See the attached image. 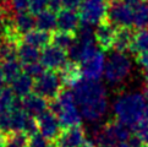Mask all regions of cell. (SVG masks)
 Masks as SVG:
<instances>
[{
	"mask_svg": "<svg viewBox=\"0 0 148 147\" xmlns=\"http://www.w3.org/2000/svg\"><path fill=\"white\" fill-rule=\"evenodd\" d=\"M77 34V41L82 42L84 44H94L96 43V38H94V30L92 28V26L82 23L80 25V27L76 31Z\"/></svg>",
	"mask_w": 148,
	"mask_h": 147,
	"instance_id": "obj_30",
	"label": "cell"
},
{
	"mask_svg": "<svg viewBox=\"0 0 148 147\" xmlns=\"http://www.w3.org/2000/svg\"><path fill=\"white\" fill-rule=\"evenodd\" d=\"M5 83H6V82H5L4 78L0 76V93H1V92L5 90V88H6V87H5Z\"/></svg>",
	"mask_w": 148,
	"mask_h": 147,
	"instance_id": "obj_41",
	"label": "cell"
},
{
	"mask_svg": "<svg viewBox=\"0 0 148 147\" xmlns=\"http://www.w3.org/2000/svg\"><path fill=\"white\" fill-rule=\"evenodd\" d=\"M134 26L138 30H148V1H142L134 9Z\"/></svg>",
	"mask_w": 148,
	"mask_h": 147,
	"instance_id": "obj_27",
	"label": "cell"
},
{
	"mask_svg": "<svg viewBox=\"0 0 148 147\" xmlns=\"http://www.w3.org/2000/svg\"><path fill=\"white\" fill-rule=\"evenodd\" d=\"M146 147H148V145H147V146H146Z\"/></svg>",
	"mask_w": 148,
	"mask_h": 147,
	"instance_id": "obj_46",
	"label": "cell"
},
{
	"mask_svg": "<svg viewBox=\"0 0 148 147\" xmlns=\"http://www.w3.org/2000/svg\"><path fill=\"white\" fill-rule=\"evenodd\" d=\"M45 67L42 65V63H32V64L25 65L23 67V74H26L27 76H29L31 78H38L39 76H42L45 72Z\"/></svg>",
	"mask_w": 148,
	"mask_h": 147,
	"instance_id": "obj_31",
	"label": "cell"
},
{
	"mask_svg": "<svg viewBox=\"0 0 148 147\" xmlns=\"http://www.w3.org/2000/svg\"><path fill=\"white\" fill-rule=\"evenodd\" d=\"M28 147H50L49 141L44 136H42L39 133L31 136L28 141Z\"/></svg>",
	"mask_w": 148,
	"mask_h": 147,
	"instance_id": "obj_32",
	"label": "cell"
},
{
	"mask_svg": "<svg viewBox=\"0 0 148 147\" xmlns=\"http://www.w3.org/2000/svg\"><path fill=\"white\" fill-rule=\"evenodd\" d=\"M127 144L130 147H142L143 146V142L138 139V136H131L127 140Z\"/></svg>",
	"mask_w": 148,
	"mask_h": 147,
	"instance_id": "obj_38",
	"label": "cell"
},
{
	"mask_svg": "<svg viewBox=\"0 0 148 147\" xmlns=\"http://www.w3.org/2000/svg\"><path fill=\"white\" fill-rule=\"evenodd\" d=\"M48 8V0H31L29 1V11L32 14H39Z\"/></svg>",
	"mask_w": 148,
	"mask_h": 147,
	"instance_id": "obj_34",
	"label": "cell"
},
{
	"mask_svg": "<svg viewBox=\"0 0 148 147\" xmlns=\"http://www.w3.org/2000/svg\"><path fill=\"white\" fill-rule=\"evenodd\" d=\"M21 104H22V109L32 118L34 117L38 118L39 115L47 112V108H48L47 99L40 97L37 93H31L25 98H22V103Z\"/></svg>",
	"mask_w": 148,
	"mask_h": 147,
	"instance_id": "obj_16",
	"label": "cell"
},
{
	"mask_svg": "<svg viewBox=\"0 0 148 147\" xmlns=\"http://www.w3.org/2000/svg\"><path fill=\"white\" fill-rule=\"evenodd\" d=\"M61 86L62 81L59 74L48 70L36 80L33 90L37 94L45 99H54L61 91Z\"/></svg>",
	"mask_w": 148,
	"mask_h": 147,
	"instance_id": "obj_9",
	"label": "cell"
},
{
	"mask_svg": "<svg viewBox=\"0 0 148 147\" xmlns=\"http://www.w3.org/2000/svg\"><path fill=\"white\" fill-rule=\"evenodd\" d=\"M62 1V8L67 10H77L80 9L82 0H61Z\"/></svg>",
	"mask_w": 148,
	"mask_h": 147,
	"instance_id": "obj_35",
	"label": "cell"
},
{
	"mask_svg": "<svg viewBox=\"0 0 148 147\" xmlns=\"http://www.w3.org/2000/svg\"><path fill=\"white\" fill-rule=\"evenodd\" d=\"M130 129L118 120H112L102 128L94 129L91 142L94 147H115L118 144L127 142Z\"/></svg>",
	"mask_w": 148,
	"mask_h": 147,
	"instance_id": "obj_4",
	"label": "cell"
},
{
	"mask_svg": "<svg viewBox=\"0 0 148 147\" xmlns=\"http://www.w3.org/2000/svg\"><path fill=\"white\" fill-rule=\"evenodd\" d=\"M72 93L82 118L87 122H98L107 113V90L100 81L81 78L72 87Z\"/></svg>",
	"mask_w": 148,
	"mask_h": 147,
	"instance_id": "obj_1",
	"label": "cell"
},
{
	"mask_svg": "<svg viewBox=\"0 0 148 147\" xmlns=\"http://www.w3.org/2000/svg\"><path fill=\"white\" fill-rule=\"evenodd\" d=\"M81 147H94V146L92 145L91 141H87V140H86V142H84V144H83Z\"/></svg>",
	"mask_w": 148,
	"mask_h": 147,
	"instance_id": "obj_42",
	"label": "cell"
},
{
	"mask_svg": "<svg viewBox=\"0 0 148 147\" xmlns=\"http://www.w3.org/2000/svg\"><path fill=\"white\" fill-rule=\"evenodd\" d=\"M146 96L141 92H124L113 103V113L118 122L127 128H136L145 118Z\"/></svg>",
	"mask_w": 148,
	"mask_h": 147,
	"instance_id": "obj_2",
	"label": "cell"
},
{
	"mask_svg": "<svg viewBox=\"0 0 148 147\" xmlns=\"http://www.w3.org/2000/svg\"><path fill=\"white\" fill-rule=\"evenodd\" d=\"M132 72V63L130 58L121 52H112L105 60L104 77L110 85H121L130 77Z\"/></svg>",
	"mask_w": 148,
	"mask_h": 147,
	"instance_id": "obj_5",
	"label": "cell"
},
{
	"mask_svg": "<svg viewBox=\"0 0 148 147\" xmlns=\"http://www.w3.org/2000/svg\"><path fill=\"white\" fill-rule=\"evenodd\" d=\"M115 147H130V146H129L127 142H121V144H118Z\"/></svg>",
	"mask_w": 148,
	"mask_h": 147,
	"instance_id": "obj_43",
	"label": "cell"
},
{
	"mask_svg": "<svg viewBox=\"0 0 148 147\" xmlns=\"http://www.w3.org/2000/svg\"><path fill=\"white\" fill-rule=\"evenodd\" d=\"M37 125H38L39 134L44 136L48 141H54L61 133V124L51 110H47L42 115H39L37 118Z\"/></svg>",
	"mask_w": 148,
	"mask_h": 147,
	"instance_id": "obj_11",
	"label": "cell"
},
{
	"mask_svg": "<svg viewBox=\"0 0 148 147\" xmlns=\"http://www.w3.org/2000/svg\"><path fill=\"white\" fill-rule=\"evenodd\" d=\"M75 36L72 33H67V32H61V31H58L54 34L51 36V42L53 45L58 47L62 50H69L72 47V44L75 43Z\"/></svg>",
	"mask_w": 148,
	"mask_h": 147,
	"instance_id": "obj_28",
	"label": "cell"
},
{
	"mask_svg": "<svg viewBox=\"0 0 148 147\" xmlns=\"http://www.w3.org/2000/svg\"><path fill=\"white\" fill-rule=\"evenodd\" d=\"M145 96H148V72L145 74Z\"/></svg>",
	"mask_w": 148,
	"mask_h": 147,
	"instance_id": "obj_40",
	"label": "cell"
},
{
	"mask_svg": "<svg viewBox=\"0 0 148 147\" xmlns=\"http://www.w3.org/2000/svg\"><path fill=\"white\" fill-rule=\"evenodd\" d=\"M136 136L143 142L145 145H148V123L142 120V122L136 126Z\"/></svg>",
	"mask_w": 148,
	"mask_h": 147,
	"instance_id": "obj_33",
	"label": "cell"
},
{
	"mask_svg": "<svg viewBox=\"0 0 148 147\" xmlns=\"http://www.w3.org/2000/svg\"><path fill=\"white\" fill-rule=\"evenodd\" d=\"M48 8L53 12H55V11L59 12L62 8V1L61 0H48Z\"/></svg>",
	"mask_w": 148,
	"mask_h": 147,
	"instance_id": "obj_36",
	"label": "cell"
},
{
	"mask_svg": "<svg viewBox=\"0 0 148 147\" xmlns=\"http://www.w3.org/2000/svg\"><path fill=\"white\" fill-rule=\"evenodd\" d=\"M116 32H118V28L108 21H103L102 23H99L94 30V38L99 48L102 50L112 49Z\"/></svg>",
	"mask_w": 148,
	"mask_h": 147,
	"instance_id": "obj_14",
	"label": "cell"
},
{
	"mask_svg": "<svg viewBox=\"0 0 148 147\" xmlns=\"http://www.w3.org/2000/svg\"><path fill=\"white\" fill-rule=\"evenodd\" d=\"M34 87L33 78H31L26 74H21V75L11 82V91L17 98H25L26 96L31 94Z\"/></svg>",
	"mask_w": 148,
	"mask_h": 147,
	"instance_id": "obj_19",
	"label": "cell"
},
{
	"mask_svg": "<svg viewBox=\"0 0 148 147\" xmlns=\"http://www.w3.org/2000/svg\"><path fill=\"white\" fill-rule=\"evenodd\" d=\"M146 1H148V0H146Z\"/></svg>",
	"mask_w": 148,
	"mask_h": 147,
	"instance_id": "obj_47",
	"label": "cell"
},
{
	"mask_svg": "<svg viewBox=\"0 0 148 147\" xmlns=\"http://www.w3.org/2000/svg\"><path fill=\"white\" fill-rule=\"evenodd\" d=\"M60 77H61L62 83H64L66 87H73L82 78L78 64L72 63V61H67L64 65V67L61 69Z\"/></svg>",
	"mask_w": 148,
	"mask_h": 147,
	"instance_id": "obj_18",
	"label": "cell"
},
{
	"mask_svg": "<svg viewBox=\"0 0 148 147\" xmlns=\"http://www.w3.org/2000/svg\"><path fill=\"white\" fill-rule=\"evenodd\" d=\"M17 58L20 59V63L28 65L32 63H37L38 59H40V52L39 49L22 42L17 44Z\"/></svg>",
	"mask_w": 148,
	"mask_h": 147,
	"instance_id": "obj_23",
	"label": "cell"
},
{
	"mask_svg": "<svg viewBox=\"0 0 148 147\" xmlns=\"http://www.w3.org/2000/svg\"><path fill=\"white\" fill-rule=\"evenodd\" d=\"M17 108H22V104L20 103L17 97L14 94L11 88H5L0 93V114L9 113Z\"/></svg>",
	"mask_w": 148,
	"mask_h": 147,
	"instance_id": "obj_25",
	"label": "cell"
},
{
	"mask_svg": "<svg viewBox=\"0 0 148 147\" xmlns=\"http://www.w3.org/2000/svg\"><path fill=\"white\" fill-rule=\"evenodd\" d=\"M80 19L82 23L98 26L107 17V0H82L80 6Z\"/></svg>",
	"mask_w": 148,
	"mask_h": 147,
	"instance_id": "obj_7",
	"label": "cell"
},
{
	"mask_svg": "<svg viewBox=\"0 0 148 147\" xmlns=\"http://www.w3.org/2000/svg\"><path fill=\"white\" fill-rule=\"evenodd\" d=\"M137 58H138V63H140V65L142 66V69L148 72V52L141 54L140 56H137Z\"/></svg>",
	"mask_w": 148,
	"mask_h": 147,
	"instance_id": "obj_37",
	"label": "cell"
},
{
	"mask_svg": "<svg viewBox=\"0 0 148 147\" xmlns=\"http://www.w3.org/2000/svg\"><path fill=\"white\" fill-rule=\"evenodd\" d=\"M143 120L148 123V104H147V108H146V112H145V118H143Z\"/></svg>",
	"mask_w": 148,
	"mask_h": 147,
	"instance_id": "obj_44",
	"label": "cell"
},
{
	"mask_svg": "<svg viewBox=\"0 0 148 147\" xmlns=\"http://www.w3.org/2000/svg\"><path fill=\"white\" fill-rule=\"evenodd\" d=\"M107 19L108 22L118 28L130 27L134 25V9L123 0H112L108 4Z\"/></svg>",
	"mask_w": 148,
	"mask_h": 147,
	"instance_id": "obj_8",
	"label": "cell"
},
{
	"mask_svg": "<svg viewBox=\"0 0 148 147\" xmlns=\"http://www.w3.org/2000/svg\"><path fill=\"white\" fill-rule=\"evenodd\" d=\"M81 19L80 15L73 10L61 9L56 15V27L61 32L67 33H76V31L80 27Z\"/></svg>",
	"mask_w": 148,
	"mask_h": 147,
	"instance_id": "obj_15",
	"label": "cell"
},
{
	"mask_svg": "<svg viewBox=\"0 0 148 147\" xmlns=\"http://www.w3.org/2000/svg\"><path fill=\"white\" fill-rule=\"evenodd\" d=\"M86 142V134L81 125L66 128L54 140V147H81Z\"/></svg>",
	"mask_w": 148,
	"mask_h": 147,
	"instance_id": "obj_13",
	"label": "cell"
},
{
	"mask_svg": "<svg viewBox=\"0 0 148 147\" xmlns=\"http://www.w3.org/2000/svg\"><path fill=\"white\" fill-rule=\"evenodd\" d=\"M50 110L59 119L61 126L72 128L81 125L82 115L80 113V109H77L72 91L69 88L61 90L59 94L53 99V102L50 103Z\"/></svg>",
	"mask_w": 148,
	"mask_h": 147,
	"instance_id": "obj_3",
	"label": "cell"
},
{
	"mask_svg": "<svg viewBox=\"0 0 148 147\" xmlns=\"http://www.w3.org/2000/svg\"><path fill=\"white\" fill-rule=\"evenodd\" d=\"M110 1H112V0H110Z\"/></svg>",
	"mask_w": 148,
	"mask_h": 147,
	"instance_id": "obj_48",
	"label": "cell"
},
{
	"mask_svg": "<svg viewBox=\"0 0 148 147\" xmlns=\"http://www.w3.org/2000/svg\"><path fill=\"white\" fill-rule=\"evenodd\" d=\"M28 119L29 115L22 108L0 114V131L8 135L12 133H25Z\"/></svg>",
	"mask_w": 148,
	"mask_h": 147,
	"instance_id": "obj_10",
	"label": "cell"
},
{
	"mask_svg": "<svg viewBox=\"0 0 148 147\" xmlns=\"http://www.w3.org/2000/svg\"><path fill=\"white\" fill-rule=\"evenodd\" d=\"M22 42L34 47L37 49L45 48L51 42V36L48 32H43V31L39 30H32L31 32L22 36Z\"/></svg>",
	"mask_w": 148,
	"mask_h": 147,
	"instance_id": "obj_21",
	"label": "cell"
},
{
	"mask_svg": "<svg viewBox=\"0 0 148 147\" xmlns=\"http://www.w3.org/2000/svg\"><path fill=\"white\" fill-rule=\"evenodd\" d=\"M123 1H124L126 5H129V6H131L132 9H135V8L137 6V5L142 3V0H123Z\"/></svg>",
	"mask_w": 148,
	"mask_h": 147,
	"instance_id": "obj_39",
	"label": "cell"
},
{
	"mask_svg": "<svg viewBox=\"0 0 148 147\" xmlns=\"http://www.w3.org/2000/svg\"><path fill=\"white\" fill-rule=\"evenodd\" d=\"M40 63L48 70H59L62 69L67 63V54L65 50L58 48L55 45H47L40 53Z\"/></svg>",
	"mask_w": 148,
	"mask_h": 147,
	"instance_id": "obj_12",
	"label": "cell"
},
{
	"mask_svg": "<svg viewBox=\"0 0 148 147\" xmlns=\"http://www.w3.org/2000/svg\"><path fill=\"white\" fill-rule=\"evenodd\" d=\"M129 50L136 56L148 52V30H140L135 33Z\"/></svg>",
	"mask_w": 148,
	"mask_h": 147,
	"instance_id": "obj_26",
	"label": "cell"
},
{
	"mask_svg": "<svg viewBox=\"0 0 148 147\" xmlns=\"http://www.w3.org/2000/svg\"><path fill=\"white\" fill-rule=\"evenodd\" d=\"M22 66L21 63L15 60H5V61H0V76L4 78V81L6 83H11L14 80L21 75L22 71Z\"/></svg>",
	"mask_w": 148,
	"mask_h": 147,
	"instance_id": "obj_20",
	"label": "cell"
},
{
	"mask_svg": "<svg viewBox=\"0 0 148 147\" xmlns=\"http://www.w3.org/2000/svg\"><path fill=\"white\" fill-rule=\"evenodd\" d=\"M105 56L103 50L96 45L88 50L87 55L80 63V70L82 78L99 81L100 76L104 74Z\"/></svg>",
	"mask_w": 148,
	"mask_h": 147,
	"instance_id": "obj_6",
	"label": "cell"
},
{
	"mask_svg": "<svg viewBox=\"0 0 148 147\" xmlns=\"http://www.w3.org/2000/svg\"><path fill=\"white\" fill-rule=\"evenodd\" d=\"M135 33L132 32V30L130 27L125 28H119L115 36V41L113 44V49L115 52H121L125 53L127 49H130V45L132 43Z\"/></svg>",
	"mask_w": 148,
	"mask_h": 147,
	"instance_id": "obj_22",
	"label": "cell"
},
{
	"mask_svg": "<svg viewBox=\"0 0 148 147\" xmlns=\"http://www.w3.org/2000/svg\"><path fill=\"white\" fill-rule=\"evenodd\" d=\"M29 137L25 133H12L5 136L4 147H27Z\"/></svg>",
	"mask_w": 148,
	"mask_h": 147,
	"instance_id": "obj_29",
	"label": "cell"
},
{
	"mask_svg": "<svg viewBox=\"0 0 148 147\" xmlns=\"http://www.w3.org/2000/svg\"><path fill=\"white\" fill-rule=\"evenodd\" d=\"M36 27L43 32H50L56 28V15L51 10L47 9L44 11L37 14L36 16Z\"/></svg>",
	"mask_w": 148,
	"mask_h": 147,
	"instance_id": "obj_24",
	"label": "cell"
},
{
	"mask_svg": "<svg viewBox=\"0 0 148 147\" xmlns=\"http://www.w3.org/2000/svg\"><path fill=\"white\" fill-rule=\"evenodd\" d=\"M14 30L18 36H23L31 32L36 27V19L29 12H21L15 14L12 17Z\"/></svg>",
	"mask_w": 148,
	"mask_h": 147,
	"instance_id": "obj_17",
	"label": "cell"
},
{
	"mask_svg": "<svg viewBox=\"0 0 148 147\" xmlns=\"http://www.w3.org/2000/svg\"><path fill=\"white\" fill-rule=\"evenodd\" d=\"M4 11V0H0V12Z\"/></svg>",
	"mask_w": 148,
	"mask_h": 147,
	"instance_id": "obj_45",
	"label": "cell"
}]
</instances>
